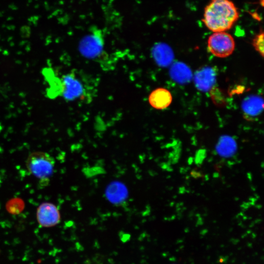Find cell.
<instances>
[{"label": "cell", "instance_id": "1", "mask_svg": "<svg viewBox=\"0 0 264 264\" xmlns=\"http://www.w3.org/2000/svg\"><path fill=\"white\" fill-rule=\"evenodd\" d=\"M240 16L239 11L231 0H210L205 6L202 22L213 32L231 29Z\"/></svg>", "mask_w": 264, "mask_h": 264}, {"label": "cell", "instance_id": "2", "mask_svg": "<svg viewBox=\"0 0 264 264\" xmlns=\"http://www.w3.org/2000/svg\"><path fill=\"white\" fill-rule=\"evenodd\" d=\"M54 166V158L46 152H33L26 160V166L28 171L44 185L48 183Z\"/></svg>", "mask_w": 264, "mask_h": 264}, {"label": "cell", "instance_id": "3", "mask_svg": "<svg viewBox=\"0 0 264 264\" xmlns=\"http://www.w3.org/2000/svg\"><path fill=\"white\" fill-rule=\"evenodd\" d=\"M102 30L96 27L91 28L89 33L80 40L78 48L85 57L95 59L104 54V38Z\"/></svg>", "mask_w": 264, "mask_h": 264}, {"label": "cell", "instance_id": "4", "mask_svg": "<svg viewBox=\"0 0 264 264\" xmlns=\"http://www.w3.org/2000/svg\"><path fill=\"white\" fill-rule=\"evenodd\" d=\"M207 47L214 56L225 58L233 53L235 43L232 35L226 31L215 32L208 38Z\"/></svg>", "mask_w": 264, "mask_h": 264}, {"label": "cell", "instance_id": "5", "mask_svg": "<svg viewBox=\"0 0 264 264\" xmlns=\"http://www.w3.org/2000/svg\"><path fill=\"white\" fill-rule=\"evenodd\" d=\"M61 88L62 95L69 101L84 99L87 94L84 82L73 73H68L62 77Z\"/></svg>", "mask_w": 264, "mask_h": 264}, {"label": "cell", "instance_id": "6", "mask_svg": "<svg viewBox=\"0 0 264 264\" xmlns=\"http://www.w3.org/2000/svg\"><path fill=\"white\" fill-rule=\"evenodd\" d=\"M37 220L43 227H51L56 225L61 220L60 211L57 206L50 202H44L38 207Z\"/></svg>", "mask_w": 264, "mask_h": 264}, {"label": "cell", "instance_id": "7", "mask_svg": "<svg viewBox=\"0 0 264 264\" xmlns=\"http://www.w3.org/2000/svg\"><path fill=\"white\" fill-rule=\"evenodd\" d=\"M172 96L167 89L158 88L153 90L149 97V102L152 107L157 110L167 108L172 103Z\"/></svg>", "mask_w": 264, "mask_h": 264}, {"label": "cell", "instance_id": "8", "mask_svg": "<svg viewBox=\"0 0 264 264\" xmlns=\"http://www.w3.org/2000/svg\"><path fill=\"white\" fill-rule=\"evenodd\" d=\"M215 73L212 68L203 67L195 74V84L198 89L207 91L215 83Z\"/></svg>", "mask_w": 264, "mask_h": 264}, {"label": "cell", "instance_id": "9", "mask_svg": "<svg viewBox=\"0 0 264 264\" xmlns=\"http://www.w3.org/2000/svg\"><path fill=\"white\" fill-rule=\"evenodd\" d=\"M242 107L244 113L249 116H256L263 109V101L259 96H251L244 100Z\"/></svg>", "mask_w": 264, "mask_h": 264}, {"label": "cell", "instance_id": "10", "mask_svg": "<svg viewBox=\"0 0 264 264\" xmlns=\"http://www.w3.org/2000/svg\"><path fill=\"white\" fill-rule=\"evenodd\" d=\"M218 154L224 157H229L235 153L237 145L235 140L230 136H222L216 147Z\"/></svg>", "mask_w": 264, "mask_h": 264}, {"label": "cell", "instance_id": "11", "mask_svg": "<svg viewBox=\"0 0 264 264\" xmlns=\"http://www.w3.org/2000/svg\"><path fill=\"white\" fill-rule=\"evenodd\" d=\"M171 75L177 82L184 83L190 79L191 73L189 68L184 64L176 63L172 66Z\"/></svg>", "mask_w": 264, "mask_h": 264}, {"label": "cell", "instance_id": "12", "mask_svg": "<svg viewBox=\"0 0 264 264\" xmlns=\"http://www.w3.org/2000/svg\"><path fill=\"white\" fill-rule=\"evenodd\" d=\"M154 54L155 59L162 65H168L173 60L172 50L164 44L155 46L154 49Z\"/></svg>", "mask_w": 264, "mask_h": 264}, {"label": "cell", "instance_id": "13", "mask_svg": "<svg viewBox=\"0 0 264 264\" xmlns=\"http://www.w3.org/2000/svg\"><path fill=\"white\" fill-rule=\"evenodd\" d=\"M264 32L261 31L253 39L252 45L255 50L264 57Z\"/></svg>", "mask_w": 264, "mask_h": 264}, {"label": "cell", "instance_id": "14", "mask_svg": "<svg viewBox=\"0 0 264 264\" xmlns=\"http://www.w3.org/2000/svg\"><path fill=\"white\" fill-rule=\"evenodd\" d=\"M9 206H7V207L9 208L10 212H15V207H17L20 212L22 211V205L23 203H22L21 200L18 199L12 200L9 201Z\"/></svg>", "mask_w": 264, "mask_h": 264}, {"label": "cell", "instance_id": "15", "mask_svg": "<svg viewBox=\"0 0 264 264\" xmlns=\"http://www.w3.org/2000/svg\"><path fill=\"white\" fill-rule=\"evenodd\" d=\"M260 4L262 6H264V0H260Z\"/></svg>", "mask_w": 264, "mask_h": 264}]
</instances>
